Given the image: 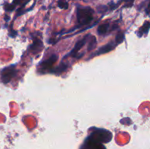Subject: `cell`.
I'll return each instance as SVG.
<instances>
[{
	"label": "cell",
	"mask_w": 150,
	"mask_h": 149,
	"mask_svg": "<svg viewBox=\"0 0 150 149\" xmlns=\"http://www.w3.org/2000/svg\"><path fill=\"white\" fill-rule=\"evenodd\" d=\"M91 140L100 143H107L110 142L112 138V134L110 131L103 129H96L95 131L88 137Z\"/></svg>",
	"instance_id": "obj_2"
},
{
	"label": "cell",
	"mask_w": 150,
	"mask_h": 149,
	"mask_svg": "<svg viewBox=\"0 0 150 149\" xmlns=\"http://www.w3.org/2000/svg\"><path fill=\"white\" fill-rule=\"evenodd\" d=\"M90 34H87L85 35L81 39H79V40L76 42V45H75L74 48H73L71 51V52L68 54V56H71L73 58H81V56H83V55L79 54V51L84 46L86 42L89 40V38L90 37Z\"/></svg>",
	"instance_id": "obj_5"
},
{
	"label": "cell",
	"mask_w": 150,
	"mask_h": 149,
	"mask_svg": "<svg viewBox=\"0 0 150 149\" xmlns=\"http://www.w3.org/2000/svg\"><path fill=\"white\" fill-rule=\"evenodd\" d=\"M57 6L59 7L60 9H63V10H67L69 7V4L66 0H58L57 1Z\"/></svg>",
	"instance_id": "obj_12"
},
{
	"label": "cell",
	"mask_w": 150,
	"mask_h": 149,
	"mask_svg": "<svg viewBox=\"0 0 150 149\" xmlns=\"http://www.w3.org/2000/svg\"><path fill=\"white\" fill-rule=\"evenodd\" d=\"M57 60H58V56L56 54H53L48 58L42 61L39 65L40 73L43 74V73L51 72L53 65L55 64Z\"/></svg>",
	"instance_id": "obj_4"
},
{
	"label": "cell",
	"mask_w": 150,
	"mask_h": 149,
	"mask_svg": "<svg viewBox=\"0 0 150 149\" xmlns=\"http://www.w3.org/2000/svg\"><path fill=\"white\" fill-rule=\"evenodd\" d=\"M17 73V70L16 69V65H10L3 68L0 71V80L1 83L7 84L8 83Z\"/></svg>",
	"instance_id": "obj_3"
},
{
	"label": "cell",
	"mask_w": 150,
	"mask_h": 149,
	"mask_svg": "<svg viewBox=\"0 0 150 149\" xmlns=\"http://www.w3.org/2000/svg\"><path fill=\"white\" fill-rule=\"evenodd\" d=\"M97 10H98V13H101V14H103V13H105L106 12L109 11L107 5H98L97 7Z\"/></svg>",
	"instance_id": "obj_14"
},
{
	"label": "cell",
	"mask_w": 150,
	"mask_h": 149,
	"mask_svg": "<svg viewBox=\"0 0 150 149\" xmlns=\"http://www.w3.org/2000/svg\"><path fill=\"white\" fill-rule=\"evenodd\" d=\"M81 149H105V148L102 143H97L87 138L85 140V143L81 146Z\"/></svg>",
	"instance_id": "obj_6"
},
{
	"label": "cell",
	"mask_w": 150,
	"mask_h": 149,
	"mask_svg": "<svg viewBox=\"0 0 150 149\" xmlns=\"http://www.w3.org/2000/svg\"><path fill=\"white\" fill-rule=\"evenodd\" d=\"M94 13H95V11L93 9L89 6L82 7V6L77 5L76 17H77V21L79 25V27L91 23L94 18Z\"/></svg>",
	"instance_id": "obj_1"
},
{
	"label": "cell",
	"mask_w": 150,
	"mask_h": 149,
	"mask_svg": "<svg viewBox=\"0 0 150 149\" xmlns=\"http://www.w3.org/2000/svg\"><path fill=\"white\" fill-rule=\"evenodd\" d=\"M23 1V0H13V3H12V4H13V5L16 6V5H18V4H20Z\"/></svg>",
	"instance_id": "obj_16"
},
{
	"label": "cell",
	"mask_w": 150,
	"mask_h": 149,
	"mask_svg": "<svg viewBox=\"0 0 150 149\" xmlns=\"http://www.w3.org/2000/svg\"><path fill=\"white\" fill-rule=\"evenodd\" d=\"M149 22L146 21L144 23L143 26L140 28V29L139 30V32H138V36L142 37L144 34H147L149 32Z\"/></svg>",
	"instance_id": "obj_9"
},
{
	"label": "cell",
	"mask_w": 150,
	"mask_h": 149,
	"mask_svg": "<svg viewBox=\"0 0 150 149\" xmlns=\"http://www.w3.org/2000/svg\"><path fill=\"white\" fill-rule=\"evenodd\" d=\"M124 39H125L124 34H123L122 32H119V33L117 34V36H116V38H115L116 44L118 45V44L122 43V42L124 41Z\"/></svg>",
	"instance_id": "obj_13"
},
{
	"label": "cell",
	"mask_w": 150,
	"mask_h": 149,
	"mask_svg": "<svg viewBox=\"0 0 150 149\" xmlns=\"http://www.w3.org/2000/svg\"><path fill=\"white\" fill-rule=\"evenodd\" d=\"M90 39H89V45H88L87 51H92L95 48L97 45V39L95 36H91Z\"/></svg>",
	"instance_id": "obj_10"
},
{
	"label": "cell",
	"mask_w": 150,
	"mask_h": 149,
	"mask_svg": "<svg viewBox=\"0 0 150 149\" xmlns=\"http://www.w3.org/2000/svg\"><path fill=\"white\" fill-rule=\"evenodd\" d=\"M116 45H117V44H116V42H109V43L106 44V45H104V46L100 48L99 50H98L95 53H94L93 55H91L90 57H93L95 56H97V55L98 56V55H100V54L106 53L110 52V51H112V50L115 48Z\"/></svg>",
	"instance_id": "obj_7"
},
{
	"label": "cell",
	"mask_w": 150,
	"mask_h": 149,
	"mask_svg": "<svg viewBox=\"0 0 150 149\" xmlns=\"http://www.w3.org/2000/svg\"><path fill=\"white\" fill-rule=\"evenodd\" d=\"M110 32V23H104L101 24L100 26H98V34L99 35L105 34Z\"/></svg>",
	"instance_id": "obj_8"
},
{
	"label": "cell",
	"mask_w": 150,
	"mask_h": 149,
	"mask_svg": "<svg viewBox=\"0 0 150 149\" xmlns=\"http://www.w3.org/2000/svg\"><path fill=\"white\" fill-rule=\"evenodd\" d=\"M15 8H16V6L13 5V4L5 3L4 5V9L5 10V11L7 12H12L13 10H14Z\"/></svg>",
	"instance_id": "obj_15"
},
{
	"label": "cell",
	"mask_w": 150,
	"mask_h": 149,
	"mask_svg": "<svg viewBox=\"0 0 150 149\" xmlns=\"http://www.w3.org/2000/svg\"><path fill=\"white\" fill-rule=\"evenodd\" d=\"M120 3H124L123 7L124 8H130L133 6L135 2V0H119Z\"/></svg>",
	"instance_id": "obj_11"
}]
</instances>
